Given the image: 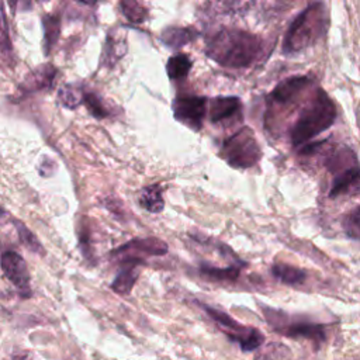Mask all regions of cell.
<instances>
[{
  "label": "cell",
  "mask_w": 360,
  "mask_h": 360,
  "mask_svg": "<svg viewBox=\"0 0 360 360\" xmlns=\"http://www.w3.org/2000/svg\"><path fill=\"white\" fill-rule=\"evenodd\" d=\"M221 155L229 166L249 169L260 160L262 149L253 131L249 127H242L222 142Z\"/></svg>",
  "instance_id": "277c9868"
},
{
  "label": "cell",
  "mask_w": 360,
  "mask_h": 360,
  "mask_svg": "<svg viewBox=\"0 0 360 360\" xmlns=\"http://www.w3.org/2000/svg\"><path fill=\"white\" fill-rule=\"evenodd\" d=\"M122 267L117 273L115 278L111 283V288L121 295H127L131 292L139 276V266L143 263L142 259L135 257H122Z\"/></svg>",
  "instance_id": "4fadbf2b"
},
{
  "label": "cell",
  "mask_w": 360,
  "mask_h": 360,
  "mask_svg": "<svg viewBox=\"0 0 360 360\" xmlns=\"http://www.w3.org/2000/svg\"><path fill=\"white\" fill-rule=\"evenodd\" d=\"M169 250V246L165 240L155 238V236H148V238H135L128 240L127 243L118 246L111 252L112 256L118 255H127V256H134V253H139L143 256H163Z\"/></svg>",
  "instance_id": "9c48e42d"
},
{
  "label": "cell",
  "mask_w": 360,
  "mask_h": 360,
  "mask_svg": "<svg viewBox=\"0 0 360 360\" xmlns=\"http://www.w3.org/2000/svg\"><path fill=\"white\" fill-rule=\"evenodd\" d=\"M328 27V15L322 3H312L305 7L290 24L284 39L283 52L292 55L315 44Z\"/></svg>",
  "instance_id": "7a4b0ae2"
},
{
  "label": "cell",
  "mask_w": 360,
  "mask_h": 360,
  "mask_svg": "<svg viewBox=\"0 0 360 360\" xmlns=\"http://www.w3.org/2000/svg\"><path fill=\"white\" fill-rule=\"evenodd\" d=\"M197 37L198 32L191 27H167L162 31L159 38L167 48L176 51L194 41Z\"/></svg>",
  "instance_id": "5bb4252c"
},
{
  "label": "cell",
  "mask_w": 360,
  "mask_h": 360,
  "mask_svg": "<svg viewBox=\"0 0 360 360\" xmlns=\"http://www.w3.org/2000/svg\"><path fill=\"white\" fill-rule=\"evenodd\" d=\"M7 52H11V44L8 39V32H7V20L6 14L3 13V31H1V53L3 58H7Z\"/></svg>",
  "instance_id": "83f0119b"
},
{
  "label": "cell",
  "mask_w": 360,
  "mask_h": 360,
  "mask_svg": "<svg viewBox=\"0 0 360 360\" xmlns=\"http://www.w3.org/2000/svg\"><path fill=\"white\" fill-rule=\"evenodd\" d=\"M14 360H28L27 357H22V356H18V357H15Z\"/></svg>",
  "instance_id": "f1b7e54d"
},
{
  "label": "cell",
  "mask_w": 360,
  "mask_h": 360,
  "mask_svg": "<svg viewBox=\"0 0 360 360\" xmlns=\"http://www.w3.org/2000/svg\"><path fill=\"white\" fill-rule=\"evenodd\" d=\"M139 204L149 212L159 214L165 208V200L162 195V187L159 184H150L143 187L139 194Z\"/></svg>",
  "instance_id": "9a60e30c"
},
{
  "label": "cell",
  "mask_w": 360,
  "mask_h": 360,
  "mask_svg": "<svg viewBox=\"0 0 360 360\" xmlns=\"http://www.w3.org/2000/svg\"><path fill=\"white\" fill-rule=\"evenodd\" d=\"M14 225H15V231H17V235L21 240V243L30 250V252H34L39 256H44L45 255V250L41 245V242L37 239V236L25 226V224L17 221V219H13Z\"/></svg>",
  "instance_id": "603a6c76"
},
{
  "label": "cell",
  "mask_w": 360,
  "mask_h": 360,
  "mask_svg": "<svg viewBox=\"0 0 360 360\" xmlns=\"http://www.w3.org/2000/svg\"><path fill=\"white\" fill-rule=\"evenodd\" d=\"M44 25V41H45V53H49L52 46L59 38L60 32V15L59 14H46L42 17Z\"/></svg>",
  "instance_id": "ffe728a7"
},
{
  "label": "cell",
  "mask_w": 360,
  "mask_h": 360,
  "mask_svg": "<svg viewBox=\"0 0 360 360\" xmlns=\"http://www.w3.org/2000/svg\"><path fill=\"white\" fill-rule=\"evenodd\" d=\"M56 68H53L51 63L41 65L35 69H32L22 80V83L18 86V90L25 96L42 90H49L53 86L55 77H56Z\"/></svg>",
  "instance_id": "30bf717a"
},
{
  "label": "cell",
  "mask_w": 360,
  "mask_h": 360,
  "mask_svg": "<svg viewBox=\"0 0 360 360\" xmlns=\"http://www.w3.org/2000/svg\"><path fill=\"white\" fill-rule=\"evenodd\" d=\"M253 6H255V1H219L212 4V7H215L218 13L231 14V15L245 14Z\"/></svg>",
  "instance_id": "484cf974"
},
{
  "label": "cell",
  "mask_w": 360,
  "mask_h": 360,
  "mask_svg": "<svg viewBox=\"0 0 360 360\" xmlns=\"http://www.w3.org/2000/svg\"><path fill=\"white\" fill-rule=\"evenodd\" d=\"M1 270L22 298L31 297L32 291L30 284V271L25 260L17 252L6 250L1 255Z\"/></svg>",
  "instance_id": "ba28073f"
},
{
  "label": "cell",
  "mask_w": 360,
  "mask_h": 360,
  "mask_svg": "<svg viewBox=\"0 0 360 360\" xmlns=\"http://www.w3.org/2000/svg\"><path fill=\"white\" fill-rule=\"evenodd\" d=\"M83 104L96 118H105L110 115V111L105 108L103 100L93 91H86L83 94Z\"/></svg>",
  "instance_id": "d4e9b609"
},
{
  "label": "cell",
  "mask_w": 360,
  "mask_h": 360,
  "mask_svg": "<svg viewBox=\"0 0 360 360\" xmlns=\"http://www.w3.org/2000/svg\"><path fill=\"white\" fill-rule=\"evenodd\" d=\"M343 229L347 236L360 239V205L350 210L343 219Z\"/></svg>",
  "instance_id": "4316f807"
},
{
  "label": "cell",
  "mask_w": 360,
  "mask_h": 360,
  "mask_svg": "<svg viewBox=\"0 0 360 360\" xmlns=\"http://www.w3.org/2000/svg\"><path fill=\"white\" fill-rule=\"evenodd\" d=\"M205 312L210 315V318L221 328V330L233 342H236L243 352H252L256 350L264 340L263 333L250 326H243L239 322H236L233 318H231L228 314L208 307L202 305Z\"/></svg>",
  "instance_id": "5b68a950"
},
{
  "label": "cell",
  "mask_w": 360,
  "mask_h": 360,
  "mask_svg": "<svg viewBox=\"0 0 360 360\" xmlns=\"http://www.w3.org/2000/svg\"><path fill=\"white\" fill-rule=\"evenodd\" d=\"M240 267L243 266H238V264H232L228 267H217V266H211L208 263H201L200 264V271L211 278L215 280H226V281H235L239 274H240Z\"/></svg>",
  "instance_id": "44dd1931"
},
{
  "label": "cell",
  "mask_w": 360,
  "mask_h": 360,
  "mask_svg": "<svg viewBox=\"0 0 360 360\" xmlns=\"http://www.w3.org/2000/svg\"><path fill=\"white\" fill-rule=\"evenodd\" d=\"M120 7L122 10V14L125 15V18L131 22L135 24H141L146 20L148 17V10L146 7L139 3V1H131V0H125L120 3Z\"/></svg>",
  "instance_id": "cb8c5ba5"
},
{
  "label": "cell",
  "mask_w": 360,
  "mask_h": 360,
  "mask_svg": "<svg viewBox=\"0 0 360 360\" xmlns=\"http://www.w3.org/2000/svg\"><path fill=\"white\" fill-rule=\"evenodd\" d=\"M311 79L308 76H292L280 82L271 91L270 98L277 104H290L292 103L308 86Z\"/></svg>",
  "instance_id": "8fae6325"
},
{
  "label": "cell",
  "mask_w": 360,
  "mask_h": 360,
  "mask_svg": "<svg viewBox=\"0 0 360 360\" xmlns=\"http://www.w3.org/2000/svg\"><path fill=\"white\" fill-rule=\"evenodd\" d=\"M271 273L276 278H278L281 283L288 284V285L302 284L307 278V273L304 270L294 267L291 264H285V263L273 264Z\"/></svg>",
  "instance_id": "2e32d148"
},
{
  "label": "cell",
  "mask_w": 360,
  "mask_h": 360,
  "mask_svg": "<svg viewBox=\"0 0 360 360\" xmlns=\"http://www.w3.org/2000/svg\"><path fill=\"white\" fill-rule=\"evenodd\" d=\"M267 322L281 335L290 338H305L312 342L321 343L325 339V330L322 325L307 321H290L283 312L274 309H263Z\"/></svg>",
  "instance_id": "8992f818"
},
{
  "label": "cell",
  "mask_w": 360,
  "mask_h": 360,
  "mask_svg": "<svg viewBox=\"0 0 360 360\" xmlns=\"http://www.w3.org/2000/svg\"><path fill=\"white\" fill-rule=\"evenodd\" d=\"M127 52V44L125 39H118L115 32H110L107 35L104 52H103V63L104 65H115L117 60H120Z\"/></svg>",
  "instance_id": "ac0fdd59"
},
{
  "label": "cell",
  "mask_w": 360,
  "mask_h": 360,
  "mask_svg": "<svg viewBox=\"0 0 360 360\" xmlns=\"http://www.w3.org/2000/svg\"><path fill=\"white\" fill-rule=\"evenodd\" d=\"M83 94L84 93L77 86L63 84L58 90V100L63 107L69 110H75L79 104H83Z\"/></svg>",
  "instance_id": "7402d4cb"
},
{
  "label": "cell",
  "mask_w": 360,
  "mask_h": 360,
  "mask_svg": "<svg viewBox=\"0 0 360 360\" xmlns=\"http://www.w3.org/2000/svg\"><path fill=\"white\" fill-rule=\"evenodd\" d=\"M242 103L235 96H218L208 103V117L212 124L228 121L236 115L240 117Z\"/></svg>",
  "instance_id": "7c38bea8"
},
{
  "label": "cell",
  "mask_w": 360,
  "mask_h": 360,
  "mask_svg": "<svg viewBox=\"0 0 360 360\" xmlns=\"http://www.w3.org/2000/svg\"><path fill=\"white\" fill-rule=\"evenodd\" d=\"M262 39L243 30L221 28L207 37L205 53L221 66L239 69L256 62L262 53Z\"/></svg>",
  "instance_id": "6da1fadb"
},
{
  "label": "cell",
  "mask_w": 360,
  "mask_h": 360,
  "mask_svg": "<svg viewBox=\"0 0 360 360\" xmlns=\"http://www.w3.org/2000/svg\"><path fill=\"white\" fill-rule=\"evenodd\" d=\"M360 181V167L352 166L338 174L330 187V197H336L339 194L346 193L352 186Z\"/></svg>",
  "instance_id": "e0dca14e"
},
{
  "label": "cell",
  "mask_w": 360,
  "mask_h": 360,
  "mask_svg": "<svg viewBox=\"0 0 360 360\" xmlns=\"http://www.w3.org/2000/svg\"><path fill=\"white\" fill-rule=\"evenodd\" d=\"M335 120L336 107L329 96L322 89H319L294 122L290 131L291 143L294 146H301L302 143L332 127Z\"/></svg>",
  "instance_id": "3957f363"
},
{
  "label": "cell",
  "mask_w": 360,
  "mask_h": 360,
  "mask_svg": "<svg viewBox=\"0 0 360 360\" xmlns=\"http://www.w3.org/2000/svg\"><path fill=\"white\" fill-rule=\"evenodd\" d=\"M207 110V97L194 94L177 96L173 101V115L177 121L183 122L188 128L198 131L202 127V121Z\"/></svg>",
  "instance_id": "52a82bcc"
},
{
  "label": "cell",
  "mask_w": 360,
  "mask_h": 360,
  "mask_svg": "<svg viewBox=\"0 0 360 360\" xmlns=\"http://www.w3.org/2000/svg\"><path fill=\"white\" fill-rule=\"evenodd\" d=\"M191 59L186 53H176L166 62V73L172 80L184 79L191 69Z\"/></svg>",
  "instance_id": "d6986e66"
}]
</instances>
